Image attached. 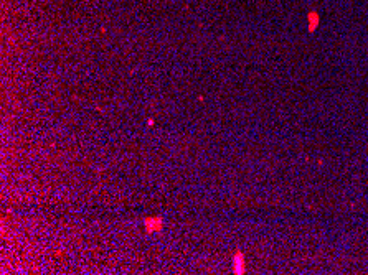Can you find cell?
<instances>
[{
	"instance_id": "7a4b0ae2",
	"label": "cell",
	"mask_w": 368,
	"mask_h": 275,
	"mask_svg": "<svg viewBox=\"0 0 368 275\" xmlns=\"http://www.w3.org/2000/svg\"><path fill=\"white\" fill-rule=\"evenodd\" d=\"M233 270H234V273H243V272H244V259H243L241 252H238L236 256L233 257Z\"/></svg>"
},
{
	"instance_id": "6da1fadb",
	"label": "cell",
	"mask_w": 368,
	"mask_h": 275,
	"mask_svg": "<svg viewBox=\"0 0 368 275\" xmlns=\"http://www.w3.org/2000/svg\"><path fill=\"white\" fill-rule=\"evenodd\" d=\"M145 231L147 232H160L162 231V219L159 217H147L144 221Z\"/></svg>"
}]
</instances>
